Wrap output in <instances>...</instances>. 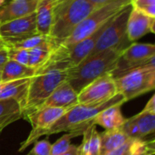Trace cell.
<instances>
[{"instance_id": "obj_14", "label": "cell", "mask_w": 155, "mask_h": 155, "mask_svg": "<svg viewBox=\"0 0 155 155\" xmlns=\"http://www.w3.org/2000/svg\"><path fill=\"white\" fill-rule=\"evenodd\" d=\"M78 104V94L65 81L61 84L45 100L42 107H56L68 111Z\"/></svg>"}, {"instance_id": "obj_17", "label": "cell", "mask_w": 155, "mask_h": 155, "mask_svg": "<svg viewBox=\"0 0 155 155\" xmlns=\"http://www.w3.org/2000/svg\"><path fill=\"white\" fill-rule=\"evenodd\" d=\"M154 140L129 139L122 146L104 155H153Z\"/></svg>"}, {"instance_id": "obj_13", "label": "cell", "mask_w": 155, "mask_h": 155, "mask_svg": "<svg viewBox=\"0 0 155 155\" xmlns=\"http://www.w3.org/2000/svg\"><path fill=\"white\" fill-rule=\"evenodd\" d=\"M155 17H150L134 8L128 16L126 36L129 42H134L148 33H154Z\"/></svg>"}, {"instance_id": "obj_6", "label": "cell", "mask_w": 155, "mask_h": 155, "mask_svg": "<svg viewBox=\"0 0 155 155\" xmlns=\"http://www.w3.org/2000/svg\"><path fill=\"white\" fill-rule=\"evenodd\" d=\"M116 90L126 102L149 93L155 88V64L132 69L114 78Z\"/></svg>"}, {"instance_id": "obj_22", "label": "cell", "mask_w": 155, "mask_h": 155, "mask_svg": "<svg viewBox=\"0 0 155 155\" xmlns=\"http://www.w3.org/2000/svg\"><path fill=\"white\" fill-rule=\"evenodd\" d=\"M83 142L80 144L81 155H100L99 133L94 124L89 126L83 134Z\"/></svg>"}, {"instance_id": "obj_8", "label": "cell", "mask_w": 155, "mask_h": 155, "mask_svg": "<svg viewBox=\"0 0 155 155\" xmlns=\"http://www.w3.org/2000/svg\"><path fill=\"white\" fill-rule=\"evenodd\" d=\"M155 45L133 43L124 49L115 69L111 73L116 78L124 73L146 64H155Z\"/></svg>"}, {"instance_id": "obj_25", "label": "cell", "mask_w": 155, "mask_h": 155, "mask_svg": "<svg viewBox=\"0 0 155 155\" xmlns=\"http://www.w3.org/2000/svg\"><path fill=\"white\" fill-rule=\"evenodd\" d=\"M45 38H46V36L36 34L30 37L25 38L21 41L7 45L6 47H11V48H15V49H25V50L29 51V50L35 48V46H37L38 45H40L43 41H45Z\"/></svg>"}, {"instance_id": "obj_3", "label": "cell", "mask_w": 155, "mask_h": 155, "mask_svg": "<svg viewBox=\"0 0 155 155\" xmlns=\"http://www.w3.org/2000/svg\"><path fill=\"white\" fill-rule=\"evenodd\" d=\"M126 103L124 97L121 94H115L109 101L99 105H84L77 104L73 108L66 111V113L60 117L52 126L44 131L40 137L43 135H52L62 132L76 131L84 134L85 130L94 124V117L103 110L116 104H124Z\"/></svg>"}, {"instance_id": "obj_37", "label": "cell", "mask_w": 155, "mask_h": 155, "mask_svg": "<svg viewBox=\"0 0 155 155\" xmlns=\"http://www.w3.org/2000/svg\"><path fill=\"white\" fill-rule=\"evenodd\" d=\"M9 0H0V8H2Z\"/></svg>"}, {"instance_id": "obj_9", "label": "cell", "mask_w": 155, "mask_h": 155, "mask_svg": "<svg viewBox=\"0 0 155 155\" xmlns=\"http://www.w3.org/2000/svg\"><path fill=\"white\" fill-rule=\"evenodd\" d=\"M114 78L106 74L86 85L78 93V104L99 105L117 94Z\"/></svg>"}, {"instance_id": "obj_11", "label": "cell", "mask_w": 155, "mask_h": 155, "mask_svg": "<svg viewBox=\"0 0 155 155\" xmlns=\"http://www.w3.org/2000/svg\"><path fill=\"white\" fill-rule=\"evenodd\" d=\"M36 34L35 13L0 24V39L5 45Z\"/></svg>"}, {"instance_id": "obj_26", "label": "cell", "mask_w": 155, "mask_h": 155, "mask_svg": "<svg viewBox=\"0 0 155 155\" xmlns=\"http://www.w3.org/2000/svg\"><path fill=\"white\" fill-rule=\"evenodd\" d=\"M132 8L150 16L155 17V0H130Z\"/></svg>"}, {"instance_id": "obj_18", "label": "cell", "mask_w": 155, "mask_h": 155, "mask_svg": "<svg viewBox=\"0 0 155 155\" xmlns=\"http://www.w3.org/2000/svg\"><path fill=\"white\" fill-rule=\"evenodd\" d=\"M31 78L19 79L0 84V100L15 99L22 108Z\"/></svg>"}, {"instance_id": "obj_27", "label": "cell", "mask_w": 155, "mask_h": 155, "mask_svg": "<svg viewBox=\"0 0 155 155\" xmlns=\"http://www.w3.org/2000/svg\"><path fill=\"white\" fill-rule=\"evenodd\" d=\"M18 112L21 113V107L15 99L0 100V118Z\"/></svg>"}, {"instance_id": "obj_24", "label": "cell", "mask_w": 155, "mask_h": 155, "mask_svg": "<svg viewBox=\"0 0 155 155\" xmlns=\"http://www.w3.org/2000/svg\"><path fill=\"white\" fill-rule=\"evenodd\" d=\"M79 135H82V134L76 131H73L68 132V134L61 136V138H59L54 144H51L50 155H60L67 152L71 146L72 139Z\"/></svg>"}, {"instance_id": "obj_2", "label": "cell", "mask_w": 155, "mask_h": 155, "mask_svg": "<svg viewBox=\"0 0 155 155\" xmlns=\"http://www.w3.org/2000/svg\"><path fill=\"white\" fill-rule=\"evenodd\" d=\"M68 70L42 65L31 78L27 94L21 108L22 117L26 118L44 104L49 95L61 84L67 81Z\"/></svg>"}, {"instance_id": "obj_32", "label": "cell", "mask_w": 155, "mask_h": 155, "mask_svg": "<svg viewBox=\"0 0 155 155\" xmlns=\"http://www.w3.org/2000/svg\"><path fill=\"white\" fill-rule=\"evenodd\" d=\"M143 111L148 112V113H152V114H155V95H153L150 98V100L148 101V103L146 104V105L143 109Z\"/></svg>"}, {"instance_id": "obj_5", "label": "cell", "mask_w": 155, "mask_h": 155, "mask_svg": "<svg viewBox=\"0 0 155 155\" xmlns=\"http://www.w3.org/2000/svg\"><path fill=\"white\" fill-rule=\"evenodd\" d=\"M129 4L130 0H117L96 8L87 15L73 33L58 46H69L92 35L104 27Z\"/></svg>"}, {"instance_id": "obj_38", "label": "cell", "mask_w": 155, "mask_h": 155, "mask_svg": "<svg viewBox=\"0 0 155 155\" xmlns=\"http://www.w3.org/2000/svg\"><path fill=\"white\" fill-rule=\"evenodd\" d=\"M0 83H2V71H0Z\"/></svg>"}, {"instance_id": "obj_19", "label": "cell", "mask_w": 155, "mask_h": 155, "mask_svg": "<svg viewBox=\"0 0 155 155\" xmlns=\"http://www.w3.org/2000/svg\"><path fill=\"white\" fill-rule=\"evenodd\" d=\"M100 139V155L106 154L107 153L115 150L116 148L122 146L130 138L122 131L119 130H105L99 134Z\"/></svg>"}, {"instance_id": "obj_16", "label": "cell", "mask_w": 155, "mask_h": 155, "mask_svg": "<svg viewBox=\"0 0 155 155\" xmlns=\"http://www.w3.org/2000/svg\"><path fill=\"white\" fill-rule=\"evenodd\" d=\"M121 107L122 104H116L103 110L94 117V124L102 126L107 131L121 129L125 122Z\"/></svg>"}, {"instance_id": "obj_23", "label": "cell", "mask_w": 155, "mask_h": 155, "mask_svg": "<svg viewBox=\"0 0 155 155\" xmlns=\"http://www.w3.org/2000/svg\"><path fill=\"white\" fill-rule=\"evenodd\" d=\"M133 118L137 124L142 139H144L146 136L154 133L155 114L142 111L138 114L133 116Z\"/></svg>"}, {"instance_id": "obj_28", "label": "cell", "mask_w": 155, "mask_h": 155, "mask_svg": "<svg viewBox=\"0 0 155 155\" xmlns=\"http://www.w3.org/2000/svg\"><path fill=\"white\" fill-rule=\"evenodd\" d=\"M8 60L15 61L21 64L27 65L29 58V51L25 49H15L11 47H6ZM28 66V65H27Z\"/></svg>"}, {"instance_id": "obj_10", "label": "cell", "mask_w": 155, "mask_h": 155, "mask_svg": "<svg viewBox=\"0 0 155 155\" xmlns=\"http://www.w3.org/2000/svg\"><path fill=\"white\" fill-rule=\"evenodd\" d=\"M66 113V110L56 107H42L29 114L25 120L32 125V130L28 137L20 144L19 152H24L32 143H35L40 137V134L52 126L60 117Z\"/></svg>"}, {"instance_id": "obj_34", "label": "cell", "mask_w": 155, "mask_h": 155, "mask_svg": "<svg viewBox=\"0 0 155 155\" xmlns=\"http://www.w3.org/2000/svg\"><path fill=\"white\" fill-rule=\"evenodd\" d=\"M8 57H7V49H2L0 50V71H2L4 65L5 64V63L7 62Z\"/></svg>"}, {"instance_id": "obj_1", "label": "cell", "mask_w": 155, "mask_h": 155, "mask_svg": "<svg viewBox=\"0 0 155 155\" xmlns=\"http://www.w3.org/2000/svg\"><path fill=\"white\" fill-rule=\"evenodd\" d=\"M124 49L111 48L87 56L79 64L68 70L67 82L77 94L80 93L95 79L111 74L115 69Z\"/></svg>"}, {"instance_id": "obj_12", "label": "cell", "mask_w": 155, "mask_h": 155, "mask_svg": "<svg viewBox=\"0 0 155 155\" xmlns=\"http://www.w3.org/2000/svg\"><path fill=\"white\" fill-rule=\"evenodd\" d=\"M64 0H38L35 10L36 32L47 36L50 33L58 9Z\"/></svg>"}, {"instance_id": "obj_29", "label": "cell", "mask_w": 155, "mask_h": 155, "mask_svg": "<svg viewBox=\"0 0 155 155\" xmlns=\"http://www.w3.org/2000/svg\"><path fill=\"white\" fill-rule=\"evenodd\" d=\"M121 129L130 139H142L137 124L133 117L125 119V122Z\"/></svg>"}, {"instance_id": "obj_36", "label": "cell", "mask_w": 155, "mask_h": 155, "mask_svg": "<svg viewBox=\"0 0 155 155\" xmlns=\"http://www.w3.org/2000/svg\"><path fill=\"white\" fill-rule=\"evenodd\" d=\"M5 48H6V45H5V44L0 39V50H2V49H5Z\"/></svg>"}, {"instance_id": "obj_15", "label": "cell", "mask_w": 155, "mask_h": 155, "mask_svg": "<svg viewBox=\"0 0 155 155\" xmlns=\"http://www.w3.org/2000/svg\"><path fill=\"white\" fill-rule=\"evenodd\" d=\"M38 0H9L0 8V24L35 12Z\"/></svg>"}, {"instance_id": "obj_35", "label": "cell", "mask_w": 155, "mask_h": 155, "mask_svg": "<svg viewBox=\"0 0 155 155\" xmlns=\"http://www.w3.org/2000/svg\"><path fill=\"white\" fill-rule=\"evenodd\" d=\"M86 1H88L89 3L93 4L94 5H95L97 7H101L103 5H105L107 4H110V3L117 1V0H86Z\"/></svg>"}, {"instance_id": "obj_4", "label": "cell", "mask_w": 155, "mask_h": 155, "mask_svg": "<svg viewBox=\"0 0 155 155\" xmlns=\"http://www.w3.org/2000/svg\"><path fill=\"white\" fill-rule=\"evenodd\" d=\"M96 8L98 7L86 0H64L58 9L50 33L47 35L55 48Z\"/></svg>"}, {"instance_id": "obj_31", "label": "cell", "mask_w": 155, "mask_h": 155, "mask_svg": "<svg viewBox=\"0 0 155 155\" xmlns=\"http://www.w3.org/2000/svg\"><path fill=\"white\" fill-rule=\"evenodd\" d=\"M20 118H22V114L20 112L15 113V114H9V115H6L5 117L0 118V134H2V132L5 128H6L11 124L18 121Z\"/></svg>"}, {"instance_id": "obj_20", "label": "cell", "mask_w": 155, "mask_h": 155, "mask_svg": "<svg viewBox=\"0 0 155 155\" xmlns=\"http://www.w3.org/2000/svg\"><path fill=\"white\" fill-rule=\"evenodd\" d=\"M35 74V69L21 64L15 61L7 60L2 69V83H7L25 78H32Z\"/></svg>"}, {"instance_id": "obj_30", "label": "cell", "mask_w": 155, "mask_h": 155, "mask_svg": "<svg viewBox=\"0 0 155 155\" xmlns=\"http://www.w3.org/2000/svg\"><path fill=\"white\" fill-rule=\"evenodd\" d=\"M51 143L48 140L36 141L33 149L26 155H50Z\"/></svg>"}, {"instance_id": "obj_7", "label": "cell", "mask_w": 155, "mask_h": 155, "mask_svg": "<svg viewBox=\"0 0 155 155\" xmlns=\"http://www.w3.org/2000/svg\"><path fill=\"white\" fill-rule=\"evenodd\" d=\"M131 9L132 6L129 4L107 23L90 55L111 48L127 47L125 43L128 41L126 36V25Z\"/></svg>"}, {"instance_id": "obj_33", "label": "cell", "mask_w": 155, "mask_h": 155, "mask_svg": "<svg viewBox=\"0 0 155 155\" xmlns=\"http://www.w3.org/2000/svg\"><path fill=\"white\" fill-rule=\"evenodd\" d=\"M60 155H81V148L80 145H74L71 144L69 150L65 152L64 153Z\"/></svg>"}, {"instance_id": "obj_21", "label": "cell", "mask_w": 155, "mask_h": 155, "mask_svg": "<svg viewBox=\"0 0 155 155\" xmlns=\"http://www.w3.org/2000/svg\"><path fill=\"white\" fill-rule=\"evenodd\" d=\"M55 49L54 45L50 41L48 36L40 45L29 50L28 66L34 69H38L42 66L50 57L53 51Z\"/></svg>"}]
</instances>
